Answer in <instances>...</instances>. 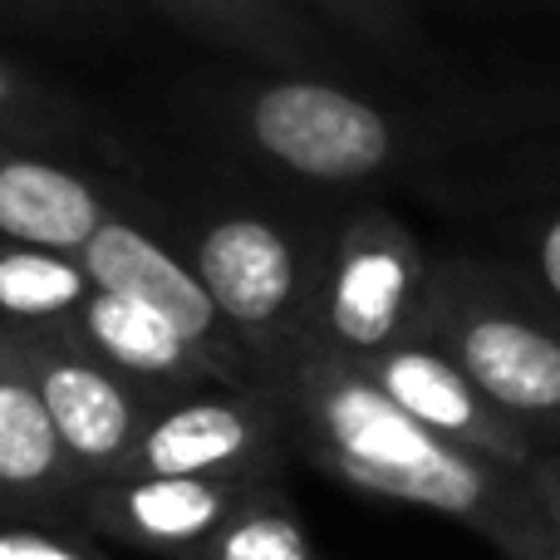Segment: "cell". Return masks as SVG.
Here are the masks:
<instances>
[{"label": "cell", "mask_w": 560, "mask_h": 560, "mask_svg": "<svg viewBox=\"0 0 560 560\" xmlns=\"http://www.w3.org/2000/svg\"><path fill=\"white\" fill-rule=\"evenodd\" d=\"M325 463L359 492L423 506L492 541L502 560H560V536L532 477L457 447L408 418L354 359L325 354L305 384Z\"/></svg>", "instance_id": "1"}, {"label": "cell", "mask_w": 560, "mask_h": 560, "mask_svg": "<svg viewBox=\"0 0 560 560\" xmlns=\"http://www.w3.org/2000/svg\"><path fill=\"white\" fill-rule=\"evenodd\" d=\"M423 339L438 345L536 453L560 447V310L482 266H443L428 285Z\"/></svg>", "instance_id": "2"}, {"label": "cell", "mask_w": 560, "mask_h": 560, "mask_svg": "<svg viewBox=\"0 0 560 560\" xmlns=\"http://www.w3.org/2000/svg\"><path fill=\"white\" fill-rule=\"evenodd\" d=\"M246 128L271 163L310 183H364L398 153L394 124L369 98L319 79H280L256 89Z\"/></svg>", "instance_id": "3"}, {"label": "cell", "mask_w": 560, "mask_h": 560, "mask_svg": "<svg viewBox=\"0 0 560 560\" xmlns=\"http://www.w3.org/2000/svg\"><path fill=\"white\" fill-rule=\"evenodd\" d=\"M428 285L433 271L413 236L388 217H359L325 280V329L335 354L374 359L404 339H423Z\"/></svg>", "instance_id": "4"}, {"label": "cell", "mask_w": 560, "mask_h": 560, "mask_svg": "<svg viewBox=\"0 0 560 560\" xmlns=\"http://www.w3.org/2000/svg\"><path fill=\"white\" fill-rule=\"evenodd\" d=\"M408 418H418L423 428H433L438 438L457 447L506 463L516 472H526L536 457V447L526 443V433L428 339H404V345L384 349L374 359H354Z\"/></svg>", "instance_id": "5"}, {"label": "cell", "mask_w": 560, "mask_h": 560, "mask_svg": "<svg viewBox=\"0 0 560 560\" xmlns=\"http://www.w3.org/2000/svg\"><path fill=\"white\" fill-rule=\"evenodd\" d=\"M197 276L217 315L246 329L276 325L300 295L295 246L261 217H222L197 246Z\"/></svg>", "instance_id": "6"}, {"label": "cell", "mask_w": 560, "mask_h": 560, "mask_svg": "<svg viewBox=\"0 0 560 560\" xmlns=\"http://www.w3.org/2000/svg\"><path fill=\"white\" fill-rule=\"evenodd\" d=\"M84 276L98 290L143 300L158 315H167L187 339H207L217 325V305L207 295L202 276H192L187 266H177L153 236H143L128 222H104L84 242Z\"/></svg>", "instance_id": "7"}, {"label": "cell", "mask_w": 560, "mask_h": 560, "mask_svg": "<svg viewBox=\"0 0 560 560\" xmlns=\"http://www.w3.org/2000/svg\"><path fill=\"white\" fill-rule=\"evenodd\" d=\"M104 226L98 197L74 173L35 158L0 163V232L15 246L39 252H84V242Z\"/></svg>", "instance_id": "8"}, {"label": "cell", "mask_w": 560, "mask_h": 560, "mask_svg": "<svg viewBox=\"0 0 560 560\" xmlns=\"http://www.w3.org/2000/svg\"><path fill=\"white\" fill-rule=\"evenodd\" d=\"M39 398H45L49 423H55L65 453L89 457V463L124 453L133 408H128L124 388L108 374H98L89 364H49L39 374Z\"/></svg>", "instance_id": "9"}, {"label": "cell", "mask_w": 560, "mask_h": 560, "mask_svg": "<svg viewBox=\"0 0 560 560\" xmlns=\"http://www.w3.org/2000/svg\"><path fill=\"white\" fill-rule=\"evenodd\" d=\"M252 447V423L232 404H187L153 423L143 438V463L153 477H202Z\"/></svg>", "instance_id": "10"}, {"label": "cell", "mask_w": 560, "mask_h": 560, "mask_svg": "<svg viewBox=\"0 0 560 560\" xmlns=\"http://www.w3.org/2000/svg\"><path fill=\"white\" fill-rule=\"evenodd\" d=\"M89 335L114 364L133 369V374H177L192 354V339L173 319L158 315L143 300L114 295V290H98L89 300Z\"/></svg>", "instance_id": "11"}, {"label": "cell", "mask_w": 560, "mask_h": 560, "mask_svg": "<svg viewBox=\"0 0 560 560\" xmlns=\"http://www.w3.org/2000/svg\"><path fill=\"white\" fill-rule=\"evenodd\" d=\"M59 443L39 388L0 378V487H35L55 472Z\"/></svg>", "instance_id": "12"}, {"label": "cell", "mask_w": 560, "mask_h": 560, "mask_svg": "<svg viewBox=\"0 0 560 560\" xmlns=\"http://www.w3.org/2000/svg\"><path fill=\"white\" fill-rule=\"evenodd\" d=\"M84 266L65 261L59 252H39V246H15L0 252V310L20 319H45L59 310L84 300Z\"/></svg>", "instance_id": "13"}, {"label": "cell", "mask_w": 560, "mask_h": 560, "mask_svg": "<svg viewBox=\"0 0 560 560\" xmlns=\"http://www.w3.org/2000/svg\"><path fill=\"white\" fill-rule=\"evenodd\" d=\"M222 492L202 477H148L128 492V516L158 541H197L222 522Z\"/></svg>", "instance_id": "14"}, {"label": "cell", "mask_w": 560, "mask_h": 560, "mask_svg": "<svg viewBox=\"0 0 560 560\" xmlns=\"http://www.w3.org/2000/svg\"><path fill=\"white\" fill-rule=\"evenodd\" d=\"M222 560H310V546L290 516H246L226 532Z\"/></svg>", "instance_id": "15"}, {"label": "cell", "mask_w": 560, "mask_h": 560, "mask_svg": "<svg viewBox=\"0 0 560 560\" xmlns=\"http://www.w3.org/2000/svg\"><path fill=\"white\" fill-rule=\"evenodd\" d=\"M173 10H183L197 25H217L232 30L236 39L246 35H266V5L261 0H167Z\"/></svg>", "instance_id": "16"}, {"label": "cell", "mask_w": 560, "mask_h": 560, "mask_svg": "<svg viewBox=\"0 0 560 560\" xmlns=\"http://www.w3.org/2000/svg\"><path fill=\"white\" fill-rule=\"evenodd\" d=\"M532 276H536V285H541L536 295H541L546 305H556V310H560V212L541 226V236H536Z\"/></svg>", "instance_id": "17"}, {"label": "cell", "mask_w": 560, "mask_h": 560, "mask_svg": "<svg viewBox=\"0 0 560 560\" xmlns=\"http://www.w3.org/2000/svg\"><path fill=\"white\" fill-rule=\"evenodd\" d=\"M526 477H532L536 497H541L546 516H551V526L560 536V447H551V453H536L532 467H526Z\"/></svg>", "instance_id": "18"}, {"label": "cell", "mask_w": 560, "mask_h": 560, "mask_svg": "<svg viewBox=\"0 0 560 560\" xmlns=\"http://www.w3.org/2000/svg\"><path fill=\"white\" fill-rule=\"evenodd\" d=\"M0 560H69V556L39 541H0Z\"/></svg>", "instance_id": "19"}, {"label": "cell", "mask_w": 560, "mask_h": 560, "mask_svg": "<svg viewBox=\"0 0 560 560\" xmlns=\"http://www.w3.org/2000/svg\"><path fill=\"white\" fill-rule=\"evenodd\" d=\"M15 94H20V89H15V74H10V69L0 65V108L15 104Z\"/></svg>", "instance_id": "20"}]
</instances>
